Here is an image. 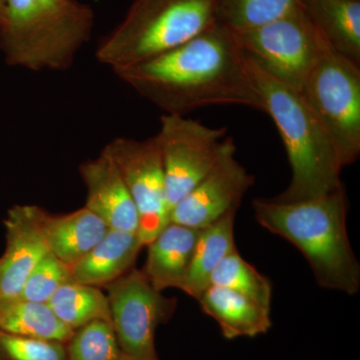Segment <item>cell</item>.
Segmentation results:
<instances>
[{
    "mask_svg": "<svg viewBox=\"0 0 360 360\" xmlns=\"http://www.w3.org/2000/svg\"><path fill=\"white\" fill-rule=\"evenodd\" d=\"M103 153L124 180L139 217V236L146 246L169 224L165 172L155 136L144 141L116 137Z\"/></svg>",
    "mask_w": 360,
    "mask_h": 360,
    "instance_id": "cell-10",
    "label": "cell"
},
{
    "mask_svg": "<svg viewBox=\"0 0 360 360\" xmlns=\"http://www.w3.org/2000/svg\"><path fill=\"white\" fill-rule=\"evenodd\" d=\"M245 60L262 111L274 120L290 161V186L274 200H310L341 188L343 167L335 146L302 92L277 80L248 56Z\"/></svg>",
    "mask_w": 360,
    "mask_h": 360,
    "instance_id": "cell-3",
    "label": "cell"
},
{
    "mask_svg": "<svg viewBox=\"0 0 360 360\" xmlns=\"http://www.w3.org/2000/svg\"><path fill=\"white\" fill-rule=\"evenodd\" d=\"M142 248L136 233L110 229L86 255L71 265L73 281L104 288L134 269Z\"/></svg>",
    "mask_w": 360,
    "mask_h": 360,
    "instance_id": "cell-16",
    "label": "cell"
},
{
    "mask_svg": "<svg viewBox=\"0 0 360 360\" xmlns=\"http://www.w3.org/2000/svg\"><path fill=\"white\" fill-rule=\"evenodd\" d=\"M0 360H2L1 359H0Z\"/></svg>",
    "mask_w": 360,
    "mask_h": 360,
    "instance_id": "cell-29",
    "label": "cell"
},
{
    "mask_svg": "<svg viewBox=\"0 0 360 360\" xmlns=\"http://www.w3.org/2000/svg\"><path fill=\"white\" fill-rule=\"evenodd\" d=\"M304 8V0H217V23L245 32Z\"/></svg>",
    "mask_w": 360,
    "mask_h": 360,
    "instance_id": "cell-22",
    "label": "cell"
},
{
    "mask_svg": "<svg viewBox=\"0 0 360 360\" xmlns=\"http://www.w3.org/2000/svg\"><path fill=\"white\" fill-rule=\"evenodd\" d=\"M226 134V127L213 129L186 115L161 116L160 131L155 136L162 160L169 213L219 162L231 139Z\"/></svg>",
    "mask_w": 360,
    "mask_h": 360,
    "instance_id": "cell-8",
    "label": "cell"
},
{
    "mask_svg": "<svg viewBox=\"0 0 360 360\" xmlns=\"http://www.w3.org/2000/svg\"><path fill=\"white\" fill-rule=\"evenodd\" d=\"M68 360H123L112 324L96 321L73 330L66 342Z\"/></svg>",
    "mask_w": 360,
    "mask_h": 360,
    "instance_id": "cell-24",
    "label": "cell"
},
{
    "mask_svg": "<svg viewBox=\"0 0 360 360\" xmlns=\"http://www.w3.org/2000/svg\"><path fill=\"white\" fill-rule=\"evenodd\" d=\"M236 151L231 137L224 155L210 174L172 208L169 222L200 231L231 210H238L255 179L236 160Z\"/></svg>",
    "mask_w": 360,
    "mask_h": 360,
    "instance_id": "cell-11",
    "label": "cell"
},
{
    "mask_svg": "<svg viewBox=\"0 0 360 360\" xmlns=\"http://www.w3.org/2000/svg\"><path fill=\"white\" fill-rule=\"evenodd\" d=\"M112 71L167 115H186L212 105L264 110L245 53L219 23L172 51Z\"/></svg>",
    "mask_w": 360,
    "mask_h": 360,
    "instance_id": "cell-1",
    "label": "cell"
},
{
    "mask_svg": "<svg viewBox=\"0 0 360 360\" xmlns=\"http://www.w3.org/2000/svg\"><path fill=\"white\" fill-rule=\"evenodd\" d=\"M80 176L86 187V203L108 229L139 233V217L129 188L115 163L104 155L84 161Z\"/></svg>",
    "mask_w": 360,
    "mask_h": 360,
    "instance_id": "cell-13",
    "label": "cell"
},
{
    "mask_svg": "<svg viewBox=\"0 0 360 360\" xmlns=\"http://www.w3.org/2000/svg\"><path fill=\"white\" fill-rule=\"evenodd\" d=\"M2 360H68L66 343L0 331Z\"/></svg>",
    "mask_w": 360,
    "mask_h": 360,
    "instance_id": "cell-26",
    "label": "cell"
},
{
    "mask_svg": "<svg viewBox=\"0 0 360 360\" xmlns=\"http://www.w3.org/2000/svg\"><path fill=\"white\" fill-rule=\"evenodd\" d=\"M47 304L72 330L92 321L111 322L108 295L96 286L71 281L60 286Z\"/></svg>",
    "mask_w": 360,
    "mask_h": 360,
    "instance_id": "cell-21",
    "label": "cell"
},
{
    "mask_svg": "<svg viewBox=\"0 0 360 360\" xmlns=\"http://www.w3.org/2000/svg\"><path fill=\"white\" fill-rule=\"evenodd\" d=\"M231 33L245 56L298 91L330 46L305 7L266 25Z\"/></svg>",
    "mask_w": 360,
    "mask_h": 360,
    "instance_id": "cell-7",
    "label": "cell"
},
{
    "mask_svg": "<svg viewBox=\"0 0 360 360\" xmlns=\"http://www.w3.org/2000/svg\"><path fill=\"white\" fill-rule=\"evenodd\" d=\"M238 210H231L210 226L200 229L191 264L180 290L196 300L210 286L217 265L236 250L234 221Z\"/></svg>",
    "mask_w": 360,
    "mask_h": 360,
    "instance_id": "cell-18",
    "label": "cell"
},
{
    "mask_svg": "<svg viewBox=\"0 0 360 360\" xmlns=\"http://www.w3.org/2000/svg\"><path fill=\"white\" fill-rule=\"evenodd\" d=\"M0 331L63 343L68 342L73 333L47 303L20 297L0 303Z\"/></svg>",
    "mask_w": 360,
    "mask_h": 360,
    "instance_id": "cell-20",
    "label": "cell"
},
{
    "mask_svg": "<svg viewBox=\"0 0 360 360\" xmlns=\"http://www.w3.org/2000/svg\"><path fill=\"white\" fill-rule=\"evenodd\" d=\"M6 0H0V23L2 22L6 13Z\"/></svg>",
    "mask_w": 360,
    "mask_h": 360,
    "instance_id": "cell-27",
    "label": "cell"
},
{
    "mask_svg": "<svg viewBox=\"0 0 360 360\" xmlns=\"http://www.w3.org/2000/svg\"><path fill=\"white\" fill-rule=\"evenodd\" d=\"M41 208L14 205L4 220L6 250L0 257V303L20 296L28 276L49 255L40 219Z\"/></svg>",
    "mask_w": 360,
    "mask_h": 360,
    "instance_id": "cell-12",
    "label": "cell"
},
{
    "mask_svg": "<svg viewBox=\"0 0 360 360\" xmlns=\"http://www.w3.org/2000/svg\"><path fill=\"white\" fill-rule=\"evenodd\" d=\"M217 25V0H135L97 47L111 70L139 65L191 41Z\"/></svg>",
    "mask_w": 360,
    "mask_h": 360,
    "instance_id": "cell-5",
    "label": "cell"
},
{
    "mask_svg": "<svg viewBox=\"0 0 360 360\" xmlns=\"http://www.w3.org/2000/svg\"><path fill=\"white\" fill-rule=\"evenodd\" d=\"M210 285L229 288L270 309L272 286L269 279L243 259L238 250L229 253L217 265L210 278Z\"/></svg>",
    "mask_w": 360,
    "mask_h": 360,
    "instance_id": "cell-23",
    "label": "cell"
},
{
    "mask_svg": "<svg viewBox=\"0 0 360 360\" xmlns=\"http://www.w3.org/2000/svg\"><path fill=\"white\" fill-rule=\"evenodd\" d=\"M252 206L258 224L304 255L321 288L350 295L359 290L360 266L348 238L343 186L310 200L258 198Z\"/></svg>",
    "mask_w": 360,
    "mask_h": 360,
    "instance_id": "cell-2",
    "label": "cell"
},
{
    "mask_svg": "<svg viewBox=\"0 0 360 360\" xmlns=\"http://www.w3.org/2000/svg\"><path fill=\"white\" fill-rule=\"evenodd\" d=\"M71 281L73 278L70 265L49 252L32 270L18 297L47 303L60 286Z\"/></svg>",
    "mask_w": 360,
    "mask_h": 360,
    "instance_id": "cell-25",
    "label": "cell"
},
{
    "mask_svg": "<svg viewBox=\"0 0 360 360\" xmlns=\"http://www.w3.org/2000/svg\"><path fill=\"white\" fill-rule=\"evenodd\" d=\"M123 360H134V359H127V357H125L124 359ZM144 360H158V357H155V359H144Z\"/></svg>",
    "mask_w": 360,
    "mask_h": 360,
    "instance_id": "cell-28",
    "label": "cell"
},
{
    "mask_svg": "<svg viewBox=\"0 0 360 360\" xmlns=\"http://www.w3.org/2000/svg\"><path fill=\"white\" fill-rule=\"evenodd\" d=\"M300 92L333 141L342 167L354 163L360 153L359 65L328 46Z\"/></svg>",
    "mask_w": 360,
    "mask_h": 360,
    "instance_id": "cell-6",
    "label": "cell"
},
{
    "mask_svg": "<svg viewBox=\"0 0 360 360\" xmlns=\"http://www.w3.org/2000/svg\"><path fill=\"white\" fill-rule=\"evenodd\" d=\"M94 26V11L78 0H6L0 49L9 65L65 71L89 41Z\"/></svg>",
    "mask_w": 360,
    "mask_h": 360,
    "instance_id": "cell-4",
    "label": "cell"
},
{
    "mask_svg": "<svg viewBox=\"0 0 360 360\" xmlns=\"http://www.w3.org/2000/svg\"><path fill=\"white\" fill-rule=\"evenodd\" d=\"M304 7L330 46L360 65V0H304Z\"/></svg>",
    "mask_w": 360,
    "mask_h": 360,
    "instance_id": "cell-19",
    "label": "cell"
},
{
    "mask_svg": "<svg viewBox=\"0 0 360 360\" xmlns=\"http://www.w3.org/2000/svg\"><path fill=\"white\" fill-rule=\"evenodd\" d=\"M200 231L169 222L146 245L142 274L156 290H180L191 264Z\"/></svg>",
    "mask_w": 360,
    "mask_h": 360,
    "instance_id": "cell-14",
    "label": "cell"
},
{
    "mask_svg": "<svg viewBox=\"0 0 360 360\" xmlns=\"http://www.w3.org/2000/svg\"><path fill=\"white\" fill-rule=\"evenodd\" d=\"M40 219L49 251L70 266L86 255L110 229L85 206L59 215L51 214L41 208Z\"/></svg>",
    "mask_w": 360,
    "mask_h": 360,
    "instance_id": "cell-15",
    "label": "cell"
},
{
    "mask_svg": "<svg viewBox=\"0 0 360 360\" xmlns=\"http://www.w3.org/2000/svg\"><path fill=\"white\" fill-rule=\"evenodd\" d=\"M104 288L111 324L124 356L134 360L158 357L156 329L169 321L176 300L165 297L149 283L141 270L134 267Z\"/></svg>",
    "mask_w": 360,
    "mask_h": 360,
    "instance_id": "cell-9",
    "label": "cell"
},
{
    "mask_svg": "<svg viewBox=\"0 0 360 360\" xmlns=\"http://www.w3.org/2000/svg\"><path fill=\"white\" fill-rule=\"evenodd\" d=\"M198 300L226 340L255 338L271 328L270 309L229 288L210 285Z\"/></svg>",
    "mask_w": 360,
    "mask_h": 360,
    "instance_id": "cell-17",
    "label": "cell"
}]
</instances>
